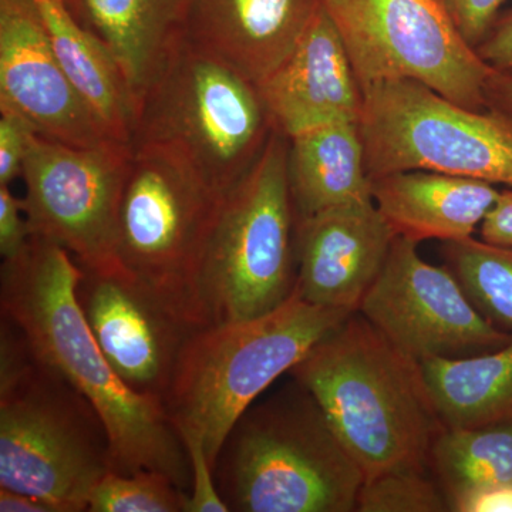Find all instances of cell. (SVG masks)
Segmentation results:
<instances>
[{
    "instance_id": "24",
    "label": "cell",
    "mask_w": 512,
    "mask_h": 512,
    "mask_svg": "<svg viewBox=\"0 0 512 512\" xmlns=\"http://www.w3.org/2000/svg\"><path fill=\"white\" fill-rule=\"evenodd\" d=\"M443 255L478 311L512 335V248L470 237L444 242Z\"/></svg>"
},
{
    "instance_id": "32",
    "label": "cell",
    "mask_w": 512,
    "mask_h": 512,
    "mask_svg": "<svg viewBox=\"0 0 512 512\" xmlns=\"http://www.w3.org/2000/svg\"><path fill=\"white\" fill-rule=\"evenodd\" d=\"M478 231L480 239L488 244L512 248V188L500 190L497 202Z\"/></svg>"
},
{
    "instance_id": "28",
    "label": "cell",
    "mask_w": 512,
    "mask_h": 512,
    "mask_svg": "<svg viewBox=\"0 0 512 512\" xmlns=\"http://www.w3.org/2000/svg\"><path fill=\"white\" fill-rule=\"evenodd\" d=\"M35 127L15 110L0 107V185H10L22 177Z\"/></svg>"
},
{
    "instance_id": "13",
    "label": "cell",
    "mask_w": 512,
    "mask_h": 512,
    "mask_svg": "<svg viewBox=\"0 0 512 512\" xmlns=\"http://www.w3.org/2000/svg\"><path fill=\"white\" fill-rule=\"evenodd\" d=\"M80 266L77 301L93 338L120 379L163 400L185 340L194 330L117 266Z\"/></svg>"
},
{
    "instance_id": "6",
    "label": "cell",
    "mask_w": 512,
    "mask_h": 512,
    "mask_svg": "<svg viewBox=\"0 0 512 512\" xmlns=\"http://www.w3.org/2000/svg\"><path fill=\"white\" fill-rule=\"evenodd\" d=\"M274 130L256 84L180 36L138 101L130 147L163 151L224 197Z\"/></svg>"
},
{
    "instance_id": "3",
    "label": "cell",
    "mask_w": 512,
    "mask_h": 512,
    "mask_svg": "<svg viewBox=\"0 0 512 512\" xmlns=\"http://www.w3.org/2000/svg\"><path fill=\"white\" fill-rule=\"evenodd\" d=\"M109 471V434L99 414L2 315L0 488L43 498L59 512H83Z\"/></svg>"
},
{
    "instance_id": "8",
    "label": "cell",
    "mask_w": 512,
    "mask_h": 512,
    "mask_svg": "<svg viewBox=\"0 0 512 512\" xmlns=\"http://www.w3.org/2000/svg\"><path fill=\"white\" fill-rule=\"evenodd\" d=\"M222 197L156 148H131L117 210V264L191 329L208 326L200 268Z\"/></svg>"
},
{
    "instance_id": "22",
    "label": "cell",
    "mask_w": 512,
    "mask_h": 512,
    "mask_svg": "<svg viewBox=\"0 0 512 512\" xmlns=\"http://www.w3.org/2000/svg\"><path fill=\"white\" fill-rule=\"evenodd\" d=\"M421 369L444 427L512 421V340L478 355L426 360Z\"/></svg>"
},
{
    "instance_id": "9",
    "label": "cell",
    "mask_w": 512,
    "mask_h": 512,
    "mask_svg": "<svg viewBox=\"0 0 512 512\" xmlns=\"http://www.w3.org/2000/svg\"><path fill=\"white\" fill-rule=\"evenodd\" d=\"M357 128L370 178L424 170L512 188V120L413 80L363 90Z\"/></svg>"
},
{
    "instance_id": "33",
    "label": "cell",
    "mask_w": 512,
    "mask_h": 512,
    "mask_svg": "<svg viewBox=\"0 0 512 512\" xmlns=\"http://www.w3.org/2000/svg\"><path fill=\"white\" fill-rule=\"evenodd\" d=\"M450 510L457 512H512V485L488 488L451 498Z\"/></svg>"
},
{
    "instance_id": "7",
    "label": "cell",
    "mask_w": 512,
    "mask_h": 512,
    "mask_svg": "<svg viewBox=\"0 0 512 512\" xmlns=\"http://www.w3.org/2000/svg\"><path fill=\"white\" fill-rule=\"evenodd\" d=\"M288 146L289 138L275 128L251 170L222 197L200 268L208 326L264 315L295 292Z\"/></svg>"
},
{
    "instance_id": "1",
    "label": "cell",
    "mask_w": 512,
    "mask_h": 512,
    "mask_svg": "<svg viewBox=\"0 0 512 512\" xmlns=\"http://www.w3.org/2000/svg\"><path fill=\"white\" fill-rule=\"evenodd\" d=\"M80 266L67 249L32 235L0 269V308L37 359L59 373L103 420L113 471L163 473L190 493L191 464L163 400L131 390L101 352L76 296Z\"/></svg>"
},
{
    "instance_id": "20",
    "label": "cell",
    "mask_w": 512,
    "mask_h": 512,
    "mask_svg": "<svg viewBox=\"0 0 512 512\" xmlns=\"http://www.w3.org/2000/svg\"><path fill=\"white\" fill-rule=\"evenodd\" d=\"M286 168L296 221L373 200L357 123L325 124L289 138Z\"/></svg>"
},
{
    "instance_id": "19",
    "label": "cell",
    "mask_w": 512,
    "mask_h": 512,
    "mask_svg": "<svg viewBox=\"0 0 512 512\" xmlns=\"http://www.w3.org/2000/svg\"><path fill=\"white\" fill-rule=\"evenodd\" d=\"M60 2L84 30L113 53L138 104L180 39L188 0Z\"/></svg>"
},
{
    "instance_id": "34",
    "label": "cell",
    "mask_w": 512,
    "mask_h": 512,
    "mask_svg": "<svg viewBox=\"0 0 512 512\" xmlns=\"http://www.w3.org/2000/svg\"><path fill=\"white\" fill-rule=\"evenodd\" d=\"M485 107L512 120V69L493 70L484 87Z\"/></svg>"
},
{
    "instance_id": "35",
    "label": "cell",
    "mask_w": 512,
    "mask_h": 512,
    "mask_svg": "<svg viewBox=\"0 0 512 512\" xmlns=\"http://www.w3.org/2000/svg\"><path fill=\"white\" fill-rule=\"evenodd\" d=\"M0 511L2 512H59L49 501L35 495L16 493L0 488Z\"/></svg>"
},
{
    "instance_id": "15",
    "label": "cell",
    "mask_w": 512,
    "mask_h": 512,
    "mask_svg": "<svg viewBox=\"0 0 512 512\" xmlns=\"http://www.w3.org/2000/svg\"><path fill=\"white\" fill-rule=\"evenodd\" d=\"M295 237V292L313 305L355 313L382 272L396 234L372 200L296 221Z\"/></svg>"
},
{
    "instance_id": "4",
    "label": "cell",
    "mask_w": 512,
    "mask_h": 512,
    "mask_svg": "<svg viewBox=\"0 0 512 512\" xmlns=\"http://www.w3.org/2000/svg\"><path fill=\"white\" fill-rule=\"evenodd\" d=\"M350 315L293 292L264 315L194 330L164 396L175 430L198 437L215 468L242 414Z\"/></svg>"
},
{
    "instance_id": "27",
    "label": "cell",
    "mask_w": 512,
    "mask_h": 512,
    "mask_svg": "<svg viewBox=\"0 0 512 512\" xmlns=\"http://www.w3.org/2000/svg\"><path fill=\"white\" fill-rule=\"evenodd\" d=\"M191 464V488L185 501V512H228L218 493L215 468L198 437L181 434Z\"/></svg>"
},
{
    "instance_id": "2",
    "label": "cell",
    "mask_w": 512,
    "mask_h": 512,
    "mask_svg": "<svg viewBox=\"0 0 512 512\" xmlns=\"http://www.w3.org/2000/svg\"><path fill=\"white\" fill-rule=\"evenodd\" d=\"M370 478L426 470L444 429L421 365L352 313L291 370Z\"/></svg>"
},
{
    "instance_id": "12",
    "label": "cell",
    "mask_w": 512,
    "mask_h": 512,
    "mask_svg": "<svg viewBox=\"0 0 512 512\" xmlns=\"http://www.w3.org/2000/svg\"><path fill=\"white\" fill-rule=\"evenodd\" d=\"M417 242L394 238L386 264L359 313L420 365L436 357H466L501 348L512 335L495 328L450 268L424 261Z\"/></svg>"
},
{
    "instance_id": "31",
    "label": "cell",
    "mask_w": 512,
    "mask_h": 512,
    "mask_svg": "<svg viewBox=\"0 0 512 512\" xmlns=\"http://www.w3.org/2000/svg\"><path fill=\"white\" fill-rule=\"evenodd\" d=\"M476 52L495 70L512 69V8L500 13Z\"/></svg>"
},
{
    "instance_id": "11",
    "label": "cell",
    "mask_w": 512,
    "mask_h": 512,
    "mask_svg": "<svg viewBox=\"0 0 512 512\" xmlns=\"http://www.w3.org/2000/svg\"><path fill=\"white\" fill-rule=\"evenodd\" d=\"M131 147L110 143L76 147L36 134L22 178L30 232L67 249L77 264L117 268V210Z\"/></svg>"
},
{
    "instance_id": "5",
    "label": "cell",
    "mask_w": 512,
    "mask_h": 512,
    "mask_svg": "<svg viewBox=\"0 0 512 512\" xmlns=\"http://www.w3.org/2000/svg\"><path fill=\"white\" fill-rule=\"evenodd\" d=\"M218 493L235 512H350L365 474L298 382L251 406L215 466Z\"/></svg>"
},
{
    "instance_id": "18",
    "label": "cell",
    "mask_w": 512,
    "mask_h": 512,
    "mask_svg": "<svg viewBox=\"0 0 512 512\" xmlns=\"http://www.w3.org/2000/svg\"><path fill=\"white\" fill-rule=\"evenodd\" d=\"M373 202L396 237L420 244L473 237L498 200L494 184L413 170L370 178Z\"/></svg>"
},
{
    "instance_id": "23",
    "label": "cell",
    "mask_w": 512,
    "mask_h": 512,
    "mask_svg": "<svg viewBox=\"0 0 512 512\" xmlns=\"http://www.w3.org/2000/svg\"><path fill=\"white\" fill-rule=\"evenodd\" d=\"M430 458L448 491L458 495L512 485V421L444 427Z\"/></svg>"
},
{
    "instance_id": "29",
    "label": "cell",
    "mask_w": 512,
    "mask_h": 512,
    "mask_svg": "<svg viewBox=\"0 0 512 512\" xmlns=\"http://www.w3.org/2000/svg\"><path fill=\"white\" fill-rule=\"evenodd\" d=\"M30 238L32 232L23 198L15 197L9 185H0V255L3 261L22 254L28 248Z\"/></svg>"
},
{
    "instance_id": "10",
    "label": "cell",
    "mask_w": 512,
    "mask_h": 512,
    "mask_svg": "<svg viewBox=\"0 0 512 512\" xmlns=\"http://www.w3.org/2000/svg\"><path fill=\"white\" fill-rule=\"evenodd\" d=\"M360 90L413 80L446 99L485 110L493 67L467 43L443 0H323Z\"/></svg>"
},
{
    "instance_id": "17",
    "label": "cell",
    "mask_w": 512,
    "mask_h": 512,
    "mask_svg": "<svg viewBox=\"0 0 512 512\" xmlns=\"http://www.w3.org/2000/svg\"><path fill=\"white\" fill-rule=\"evenodd\" d=\"M323 0H188L181 37L254 84L298 45Z\"/></svg>"
},
{
    "instance_id": "25",
    "label": "cell",
    "mask_w": 512,
    "mask_h": 512,
    "mask_svg": "<svg viewBox=\"0 0 512 512\" xmlns=\"http://www.w3.org/2000/svg\"><path fill=\"white\" fill-rule=\"evenodd\" d=\"M187 495L158 471H109L94 485L87 512H185Z\"/></svg>"
},
{
    "instance_id": "16",
    "label": "cell",
    "mask_w": 512,
    "mask_h": 512,
    "mask_svg": "<svg viewBox=\"0 0 512 512\" xmlns=\"http://www.w3.org/2000/svg\"><path fill=\"white\" fill-rule=\"evenodd\" d=\"M272 124L286 137L357 123L363 94L335 23L320 6L285 62L256 84Z\"/></svg>"
},
{
    "instance_id": "14",
    "label": "cell",
    "mask_w": 512,
    "mask_h": 512,
    "mask_svg": "<svg viewBox=\"0 0 512 512\" xmlns=\"http://www.w3.org/2000/svg\"><path fill=\"white\" fill-rule=\"evenodd\" d=\"M0 107L70 146L114 141L60 66L35 0H0Z\"/></svg>"
},
{
    "instance_id": "30",
    "label": "cell",
    "mask_w": 512,
    "mask_h": 512,
    "mask_svg": "<svg viewBox=\"0 0 512 512\" xmlns=\"http://www.w3.org/2000/svg\"><path fill=\"white\" fill-rule=\"evenodd\" d=\"M505 0H443L461 35L476 49L500 16Z\"/></svg>"
},
{
    "instance_id": "26",
    "label": "cell",
    "mask_w": 512,
    "mask_h": 512,
    "mask_svg": "<svg viewBox=\"0 0 512 512\" xmlns=\"http://www.w3.org/2000/svg\"><path fill=\"white\" fill-rule=\"evenodd\" d=\"M356 511L443 512L450 511V501L424 470L393 471L365 481Z\"/></svg>"
},
{
    "instance_id": "21",
    "label": "cell",
    "mask_w": 512,
    "mask_h": 512,
    "mask_svg": "<svg viewBox=\"0 0 512 512\" xmlns=\"http://www.w3.org/2000/svg\"><path fill=\"white\" fill-rule=\"evenodd\" d=\"M60 66L114 141L130 146L137 104L113 53L60 0H35Z\"/></svg>"
}]
</instances>
